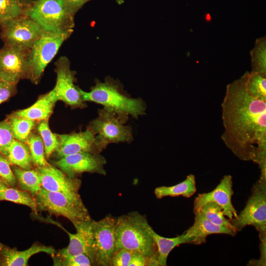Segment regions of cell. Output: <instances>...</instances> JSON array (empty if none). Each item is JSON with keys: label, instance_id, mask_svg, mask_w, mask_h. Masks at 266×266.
Wrapping results in <instances>:
<instances>
[{"label": "cell", "instance_id": "obj_14", "mask_svg": "<svg viewBox=\"0 0 266 266\" xmlns=\"http://www.w3.org/2000/svg\"><path fill=\"white\" fill-rule=\"evenodd\" d=\"M233 185L232 176L230 175L224 176L214 190L208 193L199 194L195 198L193 204L194 212L204 203L212 201L222 208L225 216L229 219L236 218L238 214L232 202L233 194Z\"/></svg>", "mask_w": 266, "mask_h": 266}, {"label": "cell", "instance_id": "obj_21", "mask_svg": "<svg viewBox=\"0 0 266 266\" xmlns=\"http://www.w3.org/2000/svg\"><path fill=\"white\" fill-rule=\"evenodd\" d=\"M148 230L157 247L160 266H166L168 256L175 247L182 244H192V239L184 232L181 235L169 238L160 235L150 225Z\"/></svg>", "mask_w": 266, "mask_h": 266}, {"label": "cell", "instance_id": "obj_11", "mask_svg": "<svg viewBox=\"0 0 266 266\" xmlns=\"http://www.w3.org/2000/svg\"><path fill=\"white\" fill-rule=\"evenodd\" d=\"M29 50L5 45L0 50V80L16 85L29 74Z\"/></svg>", "mask_w": 266, "mask_h": 266}, {"label": "cell", "instance_id": "obj_7", "mask_svg": "<svg viewBox=\"0 0 266 266\" xmlns=\"http://www.w3.org/2000/svg\"><path fill=\"white\" fill-rule=\"evenodd\" d=\"M73 30L52 32L44 31L31 48L28 77L37 83L47 65L52 61L63 43Z\"/></svg>", "mask_w": 266, "mask_h": 266}, {"label": "cell", "instance_id": "obj_31", "mask_svg": "<svg viewBox=\"0 0 266 266\" xmlns=\"http://www.w3.org/2000/svg\"><path fill=\"white\" fill-rule=\"evenodd\" d=\"M37 130L43 142L45 155L48 158L58 149L59 138L50 130L47 120L41 121L38 125Z\"/></svg>", "mask_w": 266, "mask_h": 266}, {"label": "cell", "instance_id": "obj_37", "mask_svg": "<svg viewBox=\"0 0 266 266\" xmlns=\"http://www.w3.org/2000/svg\"><path fill=\"white\" fill-rule=\"evenodd\" d=\"M15 86L0 80V104L13 94Z\"/></svg>", "mask_w": 266, "mask_h": 266}, {"label": "cell", "instance_id": "obj_36", "mask_svg": "<svg viewBox=\"0 0 266 266\" xmlns=\"http://www.w3.org/2000/svg\"><path fill=\"white\" fill-rule=\"evenodd\" d=\"M13 139L9 122L8 121L0 122V151L8 146Z\"/></svg>", "mask_w": 266, "mask_h": 266}, {"label": "cell", "instance_id": "obj_2", "mask_svg": "<svg viewBox=\"0 0 266 266\" xmlns=\"http://www.w3.org/2000/svg\"><path fill=\"white\" fill-rule=\"evenodd\" d=\"M83 101L102 105L108 111L114 113L126 124L129 116L137 119L145 114L146 105L141 98H133L124 90L123 85L111 77L103 82L96 81L89 92L79 88Z\"/></svg>", "mask_w": 266, "mask_h": 266}, {"label": "cell", "instance_id": "obj_32", "mask_svg": "<svg viewBox=\"0 0 266 266\" xmlns=\"http://www.w3.org/2000/svg\"><path fill=\"white\" fill-rule=\"evenodd\" d=\"M23 12L20 0H0V24L22 16Z\"/></svg>", "mask_w": 266, "mask_h": 266}, {"label": "cell", "instance_id": "obj_20", "mask_svg": "<svg viewBox=\"0 0 266 266\" xmlns=\"http://www.w3.org/2000/svg\"><path fill=\"white\" fill-rule=\"evenodd\" d=\"M57 100L52 90L40 97L30 107L15 112L12 116L27 118L34 121L47 120L53 112Z\"/></svg>", "mask_w": 266, "mask_h": 266}, {"label": "cell", "instance_id": "obj_28", "mask_svg": "<svg viewBox=\"0 0 266 266\" xmlns=\"http://www.w3.org/2000/svg\"><path fill=\"white\" fill-rule=\"evenodd\" d=\"M246 88L255 98L266 101V77L253 71L244 74Z\"/></svg>", "mask_w": 266, "mask_h": 266}, {"label": "cell", "instance_id": "obj_29", "mask_svg": "<svg viewBox=\"0 0 266 266\" xmlns=\"http://www.w3.org/2000/svg\"><path fill=\"white\" fill-rule=\"evenodd\" d=\"M13 136L14 139L26 143L27 139L35 124L33 120L14 116L9 118Z\"/></svg>", "mask_w": 266, "mask_h": 266}, {"label": "cell", "instance_id": "obj_25", "mask_svg": "<svg viewBox=\"0 0 266 266\" xmlns=\"http://www.w3.org/2000/svg\"><path fill=\"white\" fill-rule=\"evenodd\" d=\"M8 201L30 207L33 213L37 215L34 198L29 192L3 185L0 187V201Z\"/></svg>", "mask_w": 266, "mask_h": 266}, {"label": "cell", "instance_id": "obj_43", "mask_svg": "<svg viewBox=\"0 0 266 266\" xmlns=\"http://www.w3.org/2000/svg\"><path fill=\"white\" fill-rule=\"evenodd\" d=\"M20 0L21 1L22 0Z\"/></svg>", "mask_w": 266, "mask_h": 266}, {"label": "cell", "instance_id": "obj_24", "mask_svg": "<svg viewBox=\"0 0 266 266\" xmlns=\"http://www.w3.org/2000/svg\"><path fill=\"white\" fill-rule=\"evenodd\" d=\"M12 170L19 189L29 192L34 198L42 188L41 177L37 169H25L14 166Z\"/></svg>", "mask_w": 266, "mask_h": 266}, {"label": "cell", "instance_id": "obj_35", "mask_svg": "<svg viewBox=\"0 0 266 266\" xmlns=\"http://www.w3.org/2000/svg\"><path fill=\"white\" fill-rule=\"evenodd\" d=\"M132 252L126 249L116 251L109 260L108 266H129Z\"/></svg>", "mask_w": 266, "mask_h": 266}, {"label": "cell", "instance_id": "obj_18", "mask_svg": "<svg viewBox=\"0 0 266 266\" xmlns=\"http://www.w3.org/2000/svg\"><path fill=\"white\" fill-rule=\"evenodd\" d=\"M55 250L51 246L34 243L28 249L19 251L16 248L0 243V266H27L29 260L33 255L43 252L52 256Z\"/></svg>", "mask_w": 266, "mask_h": 266}, {"label": "cell", "instance_id": "obj_19", "mask_svg": "<svg viewBox=\"0 0 266 266\" xmlns=\"http://www.w3.org/2000/svg\"><path fill=\"white\" fill-rule=\"evenodd\" d=\"M193 225L184 232L192 239V244L200 245L206 242V237L211 234H224L234 236L235 230L215 225L206 219L199 212H194Z\"/></svg>", "mask_w": 266, "mask_h": 266}, {"label": "cell", "instance_id": "obj_15", "mask_svg": "<svg viewBox=\"0 0 266 266\" xmlns=\"http://www.w3.org/2000/svg\"><path fill=\"white\" fill-rule=\"evenodd\" d=\"M41 177V187L51 191L60 192L69 195H78L81 181L70 178L59 168L50 165L37 168Z\"/></svg>", "mask_w": 266, "mask_h": 266}, {"label": "cell", "instance_id": "obj_40", "mask_svg": "<svg viewBox=\"0 0 266 266\" xmlns=\"http://www.w3.org/2000/svg\"><path fill=\"white\" fill-rule=\"evenodd\" d=\"M147 258L141 253L133 251L129 266H146Z\"/></svg>", "mask_w": 266, "mask_h": 266}, {"label": "cell", "instance_id": "obj_10", "mask_svg": "<svg viewBox=\"0 0 266 266\" xmlns=\"http://www.w3.org/2000/svg\"><path fill=\"white\" fill-rule=\"evenodd\" d=\"M5 45L30 50L44 31L28 16H21L0 24Z\"/></svg>", "mask_w": 266, "mask_h": 266}, {"label": "cell", "instance_id": "obj_16", "mask_svg": "<svg viewBox=\"0 0 266 266\" xmlns=\"http://www.w3.org/2000/svg\"><path fill=\"white\" fill-rule=\"evenodd\" d=\"M60 145L56 151L58 159L81 152L100 154L95 134L88 128L85 131L58 135Z\"/></svg>", "mask_w": 266, "mask_h": 266}, {"label": "cell", "instance_id": "obj_12", "mask_svg": "<svg viewBox=\"0 0 266 266\" xmlns=\"http://www.w3.org/2000/svg\"><path fill=\"white\" fill-rule=\"evenodd\" d=\"M105 158L99 153L81 152L67 155L55 162L56 166L70 178L84 172L106 175Z\"/></svg>", "mask_w": 266, "mask_h": 266}, {"label": "cell", "instance_id": "obj_22", "mask_svg": "<svg viewBox=\"0 0 266 266\" xmlns=\"http://www.w3.org/2000/svg\"><path fill=\"white\" fill-rule=\"evenodd\" d=\"M0 151L11 165L16 166L25 169L31 168L32 157L29 147L25 143L14 138L8 146Z\"/></svg>", "mask_w": 266, "mask_h": 266}, {"label": "cell", "instance_id": "obj_3", "mask_svg": "<svg viewBox=\"0 0 266 266\" xmlns=\"http://www.w3.org/2000/svg\"><path fill=\"white\" fill-rule=\"evenodd\" d=\"M145 215L137 211L117 218L116 250L126 249L142 254L147 266H160L157 247L150 234Z\"/></svg>", "mask_w": 266, "mask_h": 266}, {"label": "cell", "instance_id": "obj_33", "mask_svg": "<svg viewBox=\"0 0 266 266\" xmlns=\"http://www.w3.org/2000/svg\"><path fill=\"white\" fill-rule=\"evenodd\" d=\"M53 265L56 266H93L90 259L85 254L65 257L51 256Z\"/></svg>", "mask_w": 266, "mask_h": 266}, {"label": "cell", "instance_id": "obj_26", "mask_svg": "<svg viewBox=\"0 0 266 266\" xmlns=\"http://www.w3.org/2000/svg\"><path fill=\"white\" fill-rule=\"evenodd\" d=\"M197 211L215 225L236 231L230 219L228 220L225 217L222 208L214 202L210 201L204 203Z\"/></svg>", "mask_w": 266, "mask_h": 266}, {"label": "cell", "instance_id": "obj_39", "mask_svg": "<svg viewBox=\"0 0 266 266\" xmlns=\"http://www.w3.org/2000/svg\"><path fill=\"white\" fill-rule=\"evenodd\" d=\"M92 0H65L71 11L75 14L86 3ZM119 4H122L124 0H113Z\"/></svg>", "mask_w": 266, "mask_h": 266}, {"label": "cell", "instance_id": "obj_1", "mask_svg": "<svg viewBox=\"0 0 266 266\" xmlns=\"http://www.w3.org/2000/svg\"><path fill=\"white\" fill-rule=\"evenodd\" d=\"M221 139L239 160L252 161L266 177V101L248 92L243 74L229 84L221 104Z\"/></svg>", "mask_w": 266, "mask_h": 266}, {"label": "cell", "instance_id": "obj_38", "mask_svg": "<svg viewBox=\"0 0 266 266\" xmlns=\"http://www.w3.org/2000/svg\"><path fill=\"white\" fill-rule=\"evenodd\" d=\"M266 239L260 240V257L257 260H251L248 265L249 266H264L266 265Z\"/></svg>", "mask_w": 266, "mask_h": 266}, {"label": "cell", "instance_id": "obj_27", "mask_svg": "<svg viewBox=\"0 0 266 266\" xmlns=\"http://www.w3.org/2000/svg\"><path fill=\"white\" fill-rule=\"evenodd\" d=\"M252 71L266 77V38L257 39L250 52Z\"/></svg>", "mask_w": 266, "mask_h": 266}, {"label": "cell", "instance_id": "obj_30", "mask_svg": "<svg viewBox=\"0 0 266 266\" xmlns=\"http://www.w3.org/2000/svg\"><path fill=\"white\" fill-rule=\"evenodd\" d=\"M26 142L30 150L33 164L37 167L49 165L46 160L43 142L39 135L30 134Z\"/></svg>", "mask_w": 266, "mask_h": 266}, {"label": "cell", "instance_id": "obj_41", "mask_svg": "<svg viewBox=\"0 0 266 266\" xmlns=\"http://www.w3.org/2000/svg\"><path fill=\"white\" fill-rule=\"evenodd\" d=\"M3 185H5V184L2 182V181L0 178V187H1V186Z\"/></svg>", "mask_w": 266, "mask_h": 266}, {"label": "cell", "instance_id": "obj_13", "mask_svg": "<svg viewBox=\"0 0 266 266\" xmlns=\"http://www.w3.org/2000/svg\"><path fill=\"white\" fill-rule=\"evenodd\" d=\"M55 65L57 81L52 91L57 100H62L72 107L82 108L85 104L79 88L74 84V73L70 69L68 59L62 57Z\"/></svg>", "mask_w": 266, "mask_h": 266}, {"label": "cell", "instance_id": "obj_8", "mask_svg": "<svg viewBox=\"0 0 266 266\" xmlns=\"http://www.w3.org/2000/svg\"><path fill=\"white\" fill-rule=\"evenodd\" d=\"M98 113V117L91 122L89 128L95 134L100 152L110 143H129L133 141L132 128L125 125L116 114L104 108L99 109Z\"/></svg>", "mask_w": 266, "mask_h": 266}, {"label": "cell", "instance_id": "obj_4", "mask_svg": "<svg viewBox=\"0 0 266 266\" xmlns=\"http://www.w3.org/2000/svg\"><path fill=\"white\" fill-rule=\"evenodd\" d=\"M26 15L45 31L72 30L74 27L75 14L65 0H34L27 9Z\"/></svg>", "mask_w": 266, "mask_h": 266}, {"label": "cell", "instance_id": "obj_6", "mask_svg": "<svg viewBox=\"0 0 266 266\" xmlns=\"http://www.w3.org/2000/svg\"><path fill=\"white\" fill-rule=\"evenodd\" d=\"M237 232L253 226L260 240L266 239V178L260 176L253 185L245 206L236 218L230 219Z\"/></svg>", "mask_w": 266, "mask_h": 266}, {"label": "cell", "instance_id": "obj_5", "mask_svg": "<svg viewBox=\"0 0 266 266\" xmlns=\"http://www.w3.org/2000/svg\"><path fill=\"white\" fill-rule=\"evenodd\" d=\"M34 199L37 211L63 216L72 224L92 219L80 195H69L47 191L41 188Z\"/></svg>", "mask_w": 266, "mask_h": 266}, {"label": "cell", "instance_id": "obj_9", "mask_svg": "<svg viewBox=\"0 0 266 266\" xmlns=\"http://www.w3.org/2000/svg\"><path fill=\"white\" fill-rule=\"evenodd\" d=\"M116 219L111 215L91 222L90 259L93 266H108L116 250Z\"/></svg>", "mask_w": 266, "mask_h": 266}, {"label": "cell", "instance_id": "obj_23", "mask_svg": "<svg viewBox=\"0 0 266 266\" xmlns=\"http://www.w3.org/2000/svg\"><path fill=\"white\" fill-rule=\"evenodd\" d=\"M196 179L194 174L188 175L181 182L171 186H160L154 190L157 199H161L166 197H176L182 196L189 198L196 192Z\"/></svg>", "mask_w": 266, "mask_h": 266}, {"label": "cell", "instance_id": "obj_17", "mask_svg": "<svg viewBox=\"0 0 266 266\" xmlns=\"http://www.w3.org/2000/svg\"><path fill=\"white\" fill-rule=\"evenodd\" d=\"M92 219L88 221H80L73 224L76 233H71L62 228L66 232L69 238L68 246L63 249L55 250L51 256L65 257L85 254L88 257L91 244V223Z\"/></svg>", "mask_w": 266, "mask_h": 266}, {"label": "cell", "instance_id": "obj_42", "mask_svg": "<svg viewBox=\"0 0 266 266\" xmlns=\"http://www.w3.org/2000/svg\"></svg>", "mask_w": 266, "mask_h": 266}, {"label": "cell", "instance_id": "obj_34", "mask_svg": "<svg viewBox=\"0 0 266 266\" xmlns=\"http://www.w3.org/2000/svg\"><path fill=\"white\" fill-rule=\"evenodd\" d=\"M11 164L7 158L0 153V178L8 187H15L17 181L11 169Z\"/></svg>", "mask_w": 266, "mask_h": 266}]
</instances>
